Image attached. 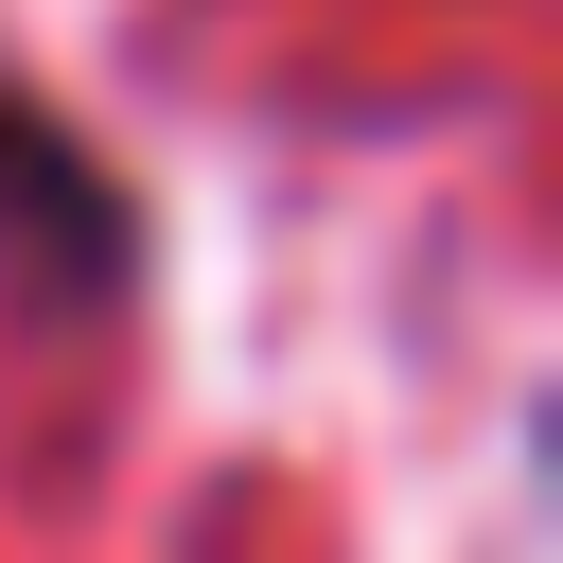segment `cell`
I'll return each instance as SVG.
<instances>
[{
    "label": "cell",
    "instance_id": "6da1fadb",
    "mask_svg": "<svg viewBox=\"0 0 563 563\" xmlns=\"http://www.w3.org/2000/svg\"><path fill=\"white\" fill-rule=\"evenodd\" d=\"M123 264H141L123 176H106L35 88H0V282L53 299V317H88V299H123Z\"/></svg>",
    "mask_w": 563,
    "mask_h": 563
}]
</instances>
